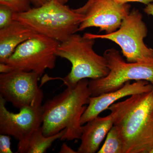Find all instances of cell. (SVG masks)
Listing matches in <instances>:
<instances>
[{"label": "cell", "instance_id": "cell-9", "mask_svg": "<svg viewBox=\"0 0 153 153\" xmlns=\"http://www.w3.org/2000/svg\"><path fill=\"white\" fill-rule=\"evenodd\" d=\"M43 99L22 108L19 113H14L7 109V101L0 96V134L13 137L19 141L41 126Z\"/></svg>", "mask_w": 153, "mask_h": 153}, {"label": "cell", "instance_id": "cell-3", "mask_svg": "<svg viewBox=\"0 0 153 153\" xmlns=\"http://www.w3.org/2000/svg\"><path fill=\"white\" fill-rule=\"evenodd\" d=\"M84 17L66 4L51 0L25 13H14L13 20L61 43L77 32Z\"/></svg>", "mask_w": 153, "mask_h": 153}, {"label": "cell", "instance_id": "cell-1", "mask_svg": "<svg viewBox=\"0 0 153 153\" xmlns=\"http://www.w3.org/2000/svg\"><path fill=\"white\" fill-rule=\"evenodd\" d=\"M125 153H153V90L130 96L108 108Z\"/></svg>", "mask_w": 153, "mask_h": 153}, {"label": "cell", "instance_id": "cell-5", "mask_svg": "<svg viewBox=\"0 0 153 153\" xmlns=\"http://www.w3.org/2000/svg\"><path fill=\"white\" fill-rule=\"evenodd\" d=\"M103 55L109 73L105 77L89 81L91 96L117 90L131 80H146L153 86V59L145 62H126L120 52L113 48L107 49Z\"/></svg>", "mask_w": 153, "mask_h": 153}, {"label": "cell", "instance_id": "cell-6", "mask_svg": "<svg viewBox=\"0 0 153 153\" xmlns=\"http://www.w3.org/2000/svg\"><path fill=\"white\" fill-rule=\"evenodd\" d=\"M148 29L138 10L133 9L123 19L117 31L109 34L95 35L86 33L84 36L91 39L110 40L120 47L122 53L130 63L145 62L153 59V49L145 44Z\"/></svg>", "mask_w": 153, "mask_h": 153}, {"label": "cell", "instance_id": "cell-11", "mask_svg": "<svg viewBox=\"0 0 153 153\" xmlns=\"http://www.w3.org/2000/svg\"><path fill=\"white\" fill-rule=\"evenodd\" d=\"M153 90V85L147 81L139 80L132 83L128 81L117 90L97 96H91L88 105L81 118L80 123L83 125L98 116L100 113L108 109L111 105L121 99L134 94L149 92Z\"/></svg>", "mask_w": 153, "mask_h": 153}, {"label": "cell", "instance_id": "cell-8", "mask_svg": "<svg viewBox=\"0 0 153 153\" xmlns=\"http://www.w3.org/2000/svg\"><path fill=\"white\" fill-rule=\"evenodd\" d=\"M41 76L33 71H13L0 74V96L21 109L44 99L38 85Z\"/></svg>", "mask_w": 153, "mask_h": 153}, {"label": "cell", "instance_id": "cell-20", "mask_svg": "<svg viewBox=\"0 0 153 153\" xmlns=\"http://www.w3.org/2000/svg\"><path fill=\"white\" fill-rule=\"evenodd\" d=\"M94 1V0H88L87 2L85 3L84 5L78 8L74 9V10L75 12H77L79 13L84 14L87 11L88 9L93 3Z\"/></svg>", "mask_w": 153, "mask_h": 153}, {"label": "cell", "instance_id": "cell-13", "mask_svg": "<svg viewBox=\"0 0 153 153\" xmlns=\"http://www.w3.org/2000/svg\"><path fill=\"white\" fill-rule=\"evenodd\" d=\"M37 34L16 20L0 29V63H4L19 45Z\"/></svg>", "mask_w": 153, "mask_h": 153}, {"label": "cell", "instance_id": "cell-12", "mask_svg": "<svg viewBox=\"0 0 153 153\" xmlns=\"http://www.w3.org/2000/svg\"><path fill=\"white\" fill-rule=\"evenodd\" d=\"M113 117L111 113L104 117L97 116L82 126L80 139L81 143L77 153H95L110 130L114 126Z\"/></svg>", "mask_w": 153, "mask_h": 153}, {"label": "cell", "instance_id": "cell-21", "mask_svg": "<svg viewBox=\"0 0 153 153\" xmlns=\"http://www.w3.org/2000/svg\"><path fill=\"white\" fill-rule=\"evenodd\" d=\"M59 153H77L76 151L74 150L68 145L63 143L62 145L61 149H60Z\"/></svg>", "mask_w": 153, "mask_h": 153}, {"label": "cell", "instance_id": "cell-10", "mask_svg": "<svg viewBox=\"0 0 153 153\" xmlns=\"http://www.w3.org/2000/svg\"><path fill=\"white\" fill-rule=\"evenodd\" d=\"M128 3L119 4L113 0H94L87 11L77 32L96 27L99 32L105 34L115 32L120 28L123 19L130 13Z\"/></svg>", "mask_w": 153, "mask_h": 153}, {"label": "cell", "instance_id": "cell-15", "mask_svg": "<svg viewBox=\"0 0 153 153\" xmlns=\"http://www.w3.org/2000/svg\"><path fill=\"white\" fill-rule=\"evenodd\" d=\"M98 153H125L124 145L117 128L114 125L107 134Z\"/></svg>", "mask_w": 153, "mask_h": 153}, {"label": "cell", "instance_id": "cell-23", "mask_svg": "<svg viewBox=\"0 0 153 153\" xmlns=\"http://www.w3.org/2000/svg\"><path fill=\"white\" fill-rule=\"evenodd\" d=\"M143 11L147 15L153 16V3H150L149 4L146 5Z\"/></svg>", "mask_w": 153, "mask_h": 153}, {"label": "cell", "instance_id": "cell-16", "mask_svg": "<svg viewBox=\"0 0 153 153\" xmlns=\"http://www.w3.org/2000/svg\"><path fill=\"white\" fill-rule=\"evenodd\" d=\"M30 0H0V5L6 6L14 13H25L31 8Z\"/></svg>", "mask_w": 153, "mask_h": 153}, {"label": "cell", "instance_id": "cell-18", "mask_svg": "<svg viewBox=\"0 0 153 153\" xmlns=\"http://www.w3.org/2000/svg\"><path fill=\"white\" fill-rule=\"evenodd\" d=\"M10 136L1 134H0V153H13L11 149Z\"/></svg>", "mask_w": 153, "mask_h": 153}, {"label": "cell", "instance_id": "cell-14", "mask_svg": "<svg viewBox=\"0 0 153 153\" xmlns=\"http://www.w3.org/2000/svg\"><path fill=\"white\" fill-rule=\"evenodd\" d=\"M64 129L54 135L46 136L43 133L42 127L38 128L27 136L19 141L17 153H44L52 146L56 140L61 139L65 134Z\"/></svg>", "mask_w": 153, "mask_h": 153}, {"label": "cell", "instance_id": "cell-22", "mask_svg": "<svg viewBox=\"0 0 153 153\" xmlns=\"http://www.w3.org/2000/svg\"><path fill=\"white\" fill-rule=\"evenodd\" d=\"M50 1L51 0H30L31 4H32L35 7L43 5Z\"/></svg>", "mask_w": 153, "mask_h": 153}, {"label": "cell", "instance_id": "cell-4", "mask_svg": "<svg viewBox=\"0 0 153 153\" xmlns=\"http://www.w3.org/2000/svg\"><path fill=\"white\" fill-rule=\"evenodd\" d=\"M95 42V39L74 33L60 43L57 57L68 60L72 66L70 72L62 79L67 87H73L82 79L102 78L109 73L105 57L94 50Z\"/></svg>", "mask_w": 153, "mask_h": 153}, {"label": "cell", "instance_id": "cell-17", "mask_svg": "<svg viewBox=\"0 0 153 153\" xmlns=\"http://www.w3.org/2000/svg\"><path fill=\"white\" fill-rule=\"evenodd\" d=\"M14 13L6 6L0 5V29L8 26L13 21Z\"/></svg>", "mask_w": 153, "mask_h": 153}, {"label": "cell", "instance_id": "cell-2", "mask_svg": "<svg viewBox=\"0 0 153 153\" xmlns=\"http://www.w3.org/2000/svg\"><path fill=\"white\" fill-rule=\"evenodd\" d=\"M87 79L80 80L42 105V131L46 136L54 135L65 129L61 140L80 139L82 116L91 94Z\"/></svg>", "mask_w": 153, "mask_h": 153}, {"label": "cell", "instance_id": "cell-24", "mask_svg": "<svg viewBox=\"0 0 153 153\" xmlns=\"http://www.w3.org/2000/svg\"><path fill=\"white\" fill-rule=\"evenodd\" d=\"M56 1H58L59 2L62 3L63 4H66L68 2L69 0H56Z\"/></svg>", "mask_w": 153, "mask_h": 153}, {"label": "cell", "instance_id": "cell-19", "mask_svg": "<svg viewBox=\"0 0 153 153\" xmlns=\"http://www.w3.org/2000/svg\"><path fill=\"white\" fill-rule=\"evenodd\" d=\"M116 2L120 4H124L128 3L129 2H140L143 3L145 4L148 5L150 3L152 2L153 0H113Z\"/></svg>", "mask_w": 153, "mask_h": 153}, {"label": "cell", "instance_id": "cell-7", "mask_svg": "<svg viewBox=\"0 0 153 153\" xmlns=\"http://www.w3.org/2000/svg\"><path fill=\"white\" fill-rule=\"evenodd\" d=\"M60 42L37 34L19 45L4 63L13 71H33L42 76L56 65V51Z\"/></svg>", "mask_w": 153, "mask_h": 153}]
</instances>
